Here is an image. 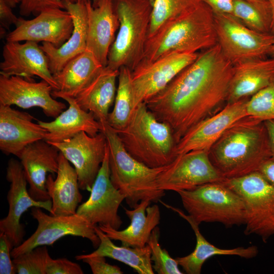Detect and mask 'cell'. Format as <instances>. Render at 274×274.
Masks as SVG:
<instances>
[{"instance_id":"4fadbf2b","label":"cell","mask_w":274,"mask_h":274,"mask_svg":"<svg viewBox=\"0 0 274 274\" xmlns=\"http://www.w3.org/2000/svg\"><path fill=\"white\" fill-rule=\"evenodd\" d=\"M6 179L10 183L7 195L9 211L7 216L0 221V232L5 233L14 247L23 242L25 231L20 218L28 209L40 208L52 213V200L33 199L27 190V181L20 162L10 159L6 169Z\"/></svg>"},{"instance_id":"f1b7e54d","label":"cell","mask_w":274,"mask_h":274,"mask_svg":"<svg viewBox=\"0 0 274 274\" xmlns=\"http://www.w3.org/2000/svg\"><path fill=\"white\" fill-rule=\"evenodd\" d=\"M166 208L176 212L180 216L186 220L190 225L196 236V246L194 251L190 254L176 259L178 264L188 274H199L206 261L216 255L237 256L246 259L255 257L258 248L254 246L248 247H237L233 249H221L209 243L201 233L199 224L189 215H186L179 209L168 205L160 201Z\"/></svg>"},{"instance_id":"60d3db41","label":"cell","mask_w":274,"mask_h":274,"mask_svg":"<svg viewBox=\"0 0 274 274\" xmlns=\"http://www.w3.org/2000/svg\"><path fill=\"white\" fill-rule=\"evenodd\" d=\"M46 274H83L81 267L77 263L66 258L53 259L50 257L48 261Z\"/></svg>"},{"instance_id":"83f0119b","label":"cell","mask_w":274,"mask_h":274,"mask_svg":"<svg viewBox=\"0 0 274 274\" xmlns=\"http://www.w3.org/2000/svg\"><path fill=\"white\" fill-rule=\"evenodd\" d=\"M119 72V70L104 66L75 97L78 105L92 113L100 124L107 123L110 108L115 99Z\"/></svg>"},{"instance_id":"4316f807","label":"cell","mask_w":274,"mask_h":274,"mask_svg":"<svg viewBox=\"0 0 274 274\" xmlns=\"http://www.w3.org/2000/svg\"><path fill=\"white\" fill-rule=\"evenodd\" d=\"M274 77V58L254 59L233 65L227 104L250 97L269 84Z\"/></svg>"},{"instance_id":"681fc988","label":"cell","mask_w":274,"mask_h":274,"mask_svg":"<svg viewBox=\"0 0 274 274\" xmlns=\"http://www.w3.org/2000/svg\"><path fill=\"white\" fill-rule=\"evenodd\" d=\"M268 55L271 58H274V40L270 48Z\"/></svg>"},{"instance_id":"7bdbcfd3","label":"cell","mask_w":274,"mask_h":274,"mask_svg":"<svg viewBox=\"0 0 274 274\" xmlns=\"http://www.w3.org/2000/svg\"><path fill=\"white\" fill-rule=\"evenodd\" d=\"M18 18L13 13L12 8L4 0H0L1 27L8 29L12 24L17 23Z\"/></svg>"},{"instance_id":"d6986e66","label":"cell","mask_w":274,"mask_h":274,"mask_svg":"<svg viewBox=\"0 0 274 274\" xmlns=\"http://www.w3.org/2000/svg\"><path fill=\"white\" fill-rule=\"evenodd\" d=\"M0 74L19 76L27 79L38 77L49 83L54 90L58 86L51 73L45 52L32 41L6 42L2 51Z\"/></svg>"},{"instance_id":"7dc6e473","label":"cell","mask_w":274,"mask_h":274,"mask_svg":"<svg viewBox=\"0 0 274 274\" xmlns=\"http://www.w3.org/2000/svg\"><path fill=\"white\" fill-rule=\"evenodd\" d=\"M249 3L258 5H269L268 0H244Z\"/></svg>"},{"instance_id":"d4e9b609","label":"cell","mask_w":274,"mask_h":274,"mask_svg":"<svg viewBox=\"0 0 274 274\" xmlns=\"http://www.w3.org/2000/svg\"><path fill=\"white\" fill-rule=\"evenodd\" d=\"M151 203L149 200H142L132 210L124 208L130 223L123 230H119L109 226H98L112 240L121 242L122 246L143 247L153 230L160 223L159 208L157 204L150 206Z\"/></svg>"},{"instance_id":"bcb514c9","label":"cell","mask_w":274,"mask_h":274,"mask_svg":"<svg viewBox=\"0 0 274 274\" xmlns=\"http://www.w3.org/2000/svg\"><path fill=\"white\" fill-rule=\"evenodd\" d=\"M268 1L271 13V33L274 35V0H268Z\"/></svg>"},{"instance_id":"e0dca14e","label":"cell","mask_w":274,"mask_h":274,"mask_svg":"<svg viewBox=\"0 0 274 274\" xmlns=\"http://www.w3.org/2000/svg\"><path fill=\"white\" fill-rule=\"evenodd\" d=\"M52 86L44 80L0 74V104L15 105L23 109L40 108L48 117L56 118L66 109L65 105L57 101L52 94Z\"/></svg>"},{"instance_id":"836d02e7","label":"cell","mask_w":274,"mask_h":274,"mask_svg":"<svg viewBox=\"0 0 274 274\" xmlns=\"http://www.w3.org/2000/svg\"><path fill=\"white\" fill-rule=\"evenodd\" d=\"M201 0H154L148 38L164 23L185 13Z\"/></svg>"},{"instance_id":"ac0fdd59","label":"cell","mask_w":274,"mask_h":274,"mask_svg":"<svg viewBox=\"0 0 274 274\" xmlns=\"http://www.w3.org/2000/svg\"><path fill=\"white\" fill-rule=\"evenodd\" d=\"M250 97L227 104L218 113L191 127L176 144L175 156L195 150L209 152L229 127L248 116L247 105Z\"/></svg>"},{"instance_id":"7c38bea8","label":"cell","mask_w":274,"mask_h":274,"mask_svg":"<svg viewBox=\"0 0 274 274\" xmlns=\"http://www.w3.org/2000/svg\"><path fill=\"white\" fill-rule=\"evenodd\" d=\"M109 149L92 185L89 198L78 206L76 214L94 226H109L118 230L122 224L118 208L125 196L110 178Z\"/></svg>"},{"instance_id":"52a82bcc","label":"cell","mask_w":274,"mask_h":274,"mask_svg":"<svg viewBox=\"0 0 274 274\" xmlns=\"http://www.w3.org/2000/svg\"><path fill=\"white\" fill-rule=\"evenodd\" d=\"M177 193L188 215L199 225L202 222H219L231 227L245 224L244 203L223 181Z\"/></svg>"},{"instance_id":"7402d4cb","label":"cell","mask_w":274,"mask_h":274,"mask_svg":"<svg viewBox=\"0 0 274 274\" xmlns=\"http://www.w3.org/2000/svg\"><path fill=\"white\" fill-rule=\"evenodd\" d=\"M29 113L0 104V149L17 157L28 145L45 139L48 131Z\"/></svg>"},{"instance_id":"5b68a950","label":"cell","mask_w":274,"mask_h":274,"mask_svg":"<svg viewBox=\"0 0 274 274\" xmlns=\"http://www.w3.org/2000/svg\"><path fill=\"white\" fill-rule=\"evenodd\" d=\"M100 125L109 149L111 180L127 204L134 208L142 200L159 201L165 193L159 189L157 177L166 165L152 168L139 161L126 151L114 129L107 123Z\"/></svg>"},{"instance_id":"5bb4252c","label":"cell","mask_w":274,"mask_h":274,"mask_svg":"<svg viewBox=\"0 0 274 274\" xmlns=\"http://www.w3.org/2000/svg\"><path fill=\"white\" fill-rule=\"evenodd\" d=\"M49 143L74 165L80 189L90 191L106 154L107 141L104 133L101 131L90 136L81 131L63 142Z\"/></svg>"},{"instance_id":"8992f818","label":"cell","mask_w":274,"mask_h":274,"mask_svg":"<svg viewBox=\"0 0 274 274\" xmlns=\"http://www.w3.org/2000/svg\"><path fill=\"white\" fill-rule=\"evenodd\" d=\"M119 26L110 49L107 66L132 72L142 59L150 27V0H113Z\"/></svg>"},{"instance_id":"9a60e30c","label":"cell","mask_w":274,"mask_h":274,"mask_svg":"<svg viewBox=\"0 0 274 274\" xmlns=\"http://www.w3.org/2000/svg\"><path fill=\"white\" fill-rule=\"evenodd\" d=\"M198 54L173 52L134 69L131 72L134 107L162 90L192 63Z\"/></svg>"},{"instance_id":"4dcf8cb0","label":"cell","mask_w":274,"mask_h":274,"mask_svg":"<svg viewBox=\"0 0 274 274\" xmlns=\"http://www.w3.org/2000/svg\"><path fill=\"white\" fill-rule=\"evenodd\" d=\"M95 230L100 239L99 245L95 251L85 256L108 257L129 266L139 274L154 273L151 250L148 244L141 248L117 246L98 225L95 226Z\"/></svg>"},{"instance_id":"ba28073f","label":"cell","mask_w":274,"mask_h":274,"mask_svg":"<svg viewBox=\"0 0 274 274\" xmlns=\"http://www.w3.org/2000/svg\"><path fill=\"white\" fill-rule=\"evenodd\" d=\"M223 182L244 203L245 234H256L263 241L274 235V187L258 171Z\"/></svg>"},{"instance_id":"3957f363","label":"cell","mask_w":274,"mask_h":274,"mask_svg":"<svg viewBox=\"0 0 274 274\" xmlns=\"http://www.w3.org/2000/svg\"><path fill=\"white\" fill-rule=\"evenodd\" d=\"M217 44L214 13L201 1L164 23L148 38L142 59L136 67L173 52L195 53Z\"/></svg>"},{"instance_id":"9c48e42d","label":"cell","mask_w":274,"mask_h":274,"mask_svg":"<svg viewBox=\"0 0 274 274\" xmlns=\"http://www.w3.org/2000/svg\"><path fill=\"white\" fill-rule=\"evenodd\" d=\"M214 14L218 44L232 64L268 55L273 35L254 31L232 15Z\"/></svg>"},{"instance_id":"cb8c5ba5","label":"cell","mask_w":274,"mask_h":274,"mask_svg":"<svg viewBox=\"0 0 274 274\" xmlns=\"http://www.w3.org/2000/svg\"><path fill=\"white\" fill-rule=\"evenodd\" d=\"M62 2L65 10L73 18L74 29L71 36L59 47L47 42H43L40 46L47 57L53 75L59 72L69 61L86 50L87 17L85 2Z\"/></svg>"},{"instance_id":"816d5d0a","label":"cell","mask_w":274,"mask_h":274,"mask_svg":"<svg viewBox=\"0 0 274 274\" xmlns=\"http://www.w3.org/2000/svg\"><path fill=\"white\" fill-rule=\"evenodd\" d=\"M150 1L151 2V3H152V4L153 5L154 0H150Z\"/></svg>"},{"instance_id":"7a4b0ae2","label":"cell","mask_w":274,"mask_h":274,"mask_svg":"<svg viewBox=\"0 0 274 274\" xmlns=\"http://www.w3.org/2000/svg\"><path fill=\"white\" fill-rule=\"evenodd\" d=\"M211 162L224 179L259 170L271 159L264 122L246 116L229 127L209 151Z\"/></svg>"},{"instance_id":"d590c367","label":"cell","mask_w":274,"mask_h":274,"mask_svg":"<svg viewBox=\"0 0 274 274\" xmlns=\"http://www.w3.org/2000/svg\"><path fill=\"white\" fill-rule=\"evenodd\" d=\"M50 257L46 246H41L13 258V262L18 274H46Z\"/></svg>"},{"instance_id":"d6a6232c","label":"cell","mask_w":274,"mask_h":274,"mask_svg":"<svg viewBox=\"0 0 274 274\" xmlns=\"http://www.w3.org/2000/svg\"><path fill=\"white\" fill-rule=\"evenodd\" d=\"M233 16L254 31L271 33V13L269 4L258 5L244 0H234Z\"/></svg>"},{"instance_id":"c3c4849f","label":"cell","mask_w":274,"mask_h":274,"mask_svg":"<svg viewBox=\"0 0 274 274\" xmlns=\"http://www.w3.org/2000/svg\"><path fill=\"white\" fill-rule=\"evenodd\" d=\"M12 8L15 7L20 4V0H4Z\"/></svg>"},{"instance_id":"277c9868","label":"cell","mask_w":274,"mask_h":274,"mask_svg":"<svg viewBox=\"0 0 274 274\" xmlns=\"http://www.w3.org/2000/svg\"><path fill=\"white\" fill-rule=\"evenodd\" d=\"M116 132L126 151L149 167L167 165L176 157L171 127L158 120L145 102L134 108L126 125Z\"/></svg>"},{"instance_id":"6da1fadb","label":"cell","mask_w":274,"mask_h":274,"mask_svg":"<svg viewBox=\"0 0 274 274\" xmlns=\"http://www.w3.org/2000/svg\"><path fill=\"white\" fill-rule=\"evenodd\" d=\"M233 64L218 44L204 50L162 90L145 102L172 128L176 144L193 126L226 105Z\"/></svg>"},{"instance_id":"f35d334b","label":"cell","mask_w":274,"mask_h":274,"mask_svg":"<svg viewBox=\"0 0 274 274\" xmlns=\"http://www.w3.org/2000/svg\"><path fill=\"white\" fill-rule=\"evenodd\" d=\"M77 260H82L88 264L93 274H122L123 272L116 265L109 264L105 257L101 256H86L84 255H77Z\"/></svg>"},{"instance_id":"8fae6325","label":"cell","mask_w":274,"mask_h":274,"mask_svg":"<svg viewBox=\"0 0 274 274\" xmlns=\"http://www.w3.org/2000/svg\"><path fill=\"white\" fill-rule=\"evenodd\" d=\"M224 180L211 162L209 152L195 150L178 155L159 174L157 184L160 190L177 192Z\"/></svg>"},{"instance_id":"ab89813d","label":"cell","mask_w":274,"mask_h":274,"mask_svg":"<svg viewBox=\"0 0 274 274\" xmlns=\"http://www.w3.org/2000/svg\"><path fill=\"white\" fill-rule=\"evenodd\" d=\"M14 248L8 237L0 232V273L15 274L16 270L11 260V252Z\"/></svg>"},{"instance_id":"b9f144b4","label":"cell","mask_w":274,"mask_h":274,"mask_svg":"<svg viewBox=\"0 0 274 274\" xmlns=\"http://www.w3.org/2000/svg\"><path fill=\"white\" fill-rule=\"evenodd\" d=\"M214 13L233 15L234 0H201Z\"/></svg>"},{"instance_id":"f6af8a7d","label":"cell","mask_w":274,"mask_h":274,"mask_svg":"<svg viewBox=\"0 0 274 274\" xmlns=\"http://www.w3.org/2000/svg\"><path fill=\"white\" fill-rule=\"evenodd\" d=\"M268 135L271 159L274 160V120L264 121Z\"/></svg>"},{"instance_id":"603a6c76","label":"cell","mask_w":274,"mask_h":274,"mask_svg":"<svg viewBox=\"0 0 274 274\" xmlns=\"http://www.w3.org/2000/svg\"><path fill=\"white\" fill-rule=\"evenodd\" d=\"M51 94L54 98H60L66 101L68 107L53 121H38V123L48 131L44 139L47 142H63L81 131L90 136L96 135L101 131V126L93 113L82 109L75 97L59 93L54 90Z\"/></svg>"},{"instance_id":"ffe728a7","label":"cell","mask_w":274,"mask_h":274,"mask_svg":"<svg viewBox=\"0 0 274 274\" xmlns=\"http://www.w3.org/2000/svg\"><path fill=\"white\" fill-rule=\"evenodd\" d=\"M84 2L87 17L86 50L106 66L119 26L113 0Z\"/></svg>"},{"instance_id":"30bf717a","label":"cell","mask_w":274,"mask_h":274,"mask_svg":"<svg viewBox=\"0 0 274 274\" xmlns=\"http://www.w3.org/2000/svg\"><path fill=\"white\" fill-rule=\"evenodd\" d=\"M30 214L38 222L37 229L28 238L13 248L11 252L13 258L37 247L51 245L67 235L87 238L95 248L99 245L95 226L77 214L68 216L48 215L41 208L33 207Z\"/></svg>"},{"instance_id":"2e32d148","label":"cell","mask_w":274,"mask_h":274,"mask_svg":"<svg viewBox=\"0 0 274 274\" xmlns=\"http://www.w3.org/2000/svg\"><path fill=\"white\" fill-rule=\"evenodd\" d=\"M73 18L65 9L49 8L30 20L18 18L15 29L6 36V42L32 41L62 46L71 36Z\"/></svg>"},{"instance_id":"484cf974","label":"cell","mask_w":274,"mask_h":274,"mask_svg":"<svg viewBox=\"0 0 274 274\" xmlns=\"http://www.w3.org/2000/svg\"><path fill=\"white\" fill-rule=\"evenodd\" d=\"M56 174L55 179L51 174L48 175L46 183L52 202L51 215H74L83 196L79 190L78 177L75 168L60 152Z\"/></svg>"},{"instance_id":"ee69618b","label":"cell","mask_w":274,"mask_h":274,"mask_svg":"<svg viewBox=\"0 0 274 274\" xmlns=\"http://www.w3.org/2000/svg\"><path fill=\"white\" fill-rule=\"evenodd\" d=\"M258 172L274 187V160H269L266 162Z\"/></svg>"},{"instance_id":"1f68e13d","label":"cell","mask_w":274,"mask_h":274,"mask_svg":"<svg viewBox=\"0 0 274 274\" xmlns=\"http://www.w3.org/2000/svg\"><path fill=\"white\" fill-rule=\"evenodd\" d=\"M119 71L114 107L107 120L109 125L116 131L126 125L134 108L131 71L124 66L120 67Z\"/></svg>"},{"instance_id":"e575fe53","label":"cell","mask_w":274,"mask_h":274,"mask_svg":"<svg viewBox=\"0 0 274 274\" xmlns=\"http://www.w3.org/2000/svg\"><path fill=\"white\" fill-rule=\"evenodd\" d=\"M247 113L263 121L274 120V77L268 85L249 98Z\"/></svg>"},{"instance_id":"44dd1931","label":"cell","mask_w":274,"mask_h":274,"mask_svg":"<svg viewBox=\"0 0 274 274\" xmlns=\"http://www.w3.org/2000/svg\"><path fill=\"white\" fill-rule=\"evenodd\" d=\"M60 152L46 140H40L27 146L18 156L35 200L46 201L50 197L46 188L48 174L57 173Z\"/></svg>"},{"instance_id":"f546056e","label":"cell","mask_w":274,"mask_h":274,"mask_svg":"<svg viewBox=\"0 0 274 274\" xmlns=\"http://www.w3.org/2000/svg\"><path fill=\"white\" fill-rule=\"evenodd\" d=\"M104 67L91 52L86 50L53 75L58 86L56 91L76 97Z\"/></svg>"},{"instance_id":"f907efd6","label":"cell","mask_w":274,"mask_h":274,"mask_svg":"<svg viewBox=\"0 0 274 274\" xmlns=\"http://www.w3.org/2000/svg\"><path fill=\"white\" fill-rule=\"evenodd\" d=\"M81 1H90L92 3H96V2H97L99 0H81Z\"/></svg>"},{"instance_id":"74e56055","label":"cell","mask_w":274,"mask_h":274,"mask_svg":"<svg viewBox=\"0 0 274 274\" xmlns=\"http://www.w3.org/2000/svg\"><path fill=\"white\" fill-rule=\"evenodd\" d=\"M76 2L78 0H71ZM49 8L65 9L62 0H20L19 13L24 16L38 14Z\"/></svg>"},{"instance_id":"8d00e7d4","label":"cell","mask_w":274,"mask_h":274,"mask_svg":"<svg viewBox=\"0 0 274 274\" xmlns=\"http://www.w3.org/2000/svg\"><path fill=\"white\" fill-rule=\"evenodd\" d=\"M160 230L156 226L147 242L151 248V259L153 269L158 274H182L176 259L171 257L165 249H162L159 243Z\"/></svg>"}]
</instances>
